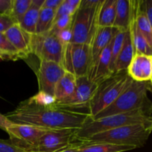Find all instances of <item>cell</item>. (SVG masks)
I'll list each match as a JSON object with an SVG mask.
<instances>
[{
	"instance_id": "obj_27",
	"label": "cell",
	"mask_w": 152,
	"mask_h": 152,
	"mask_svg": "<svg viewBox=\"0 0 152 152\" xmlns=\"http://www.w3.org/2000/svg\"><path fill=\"white\" fill-rule=\"evenodd\" d=\"M126 31H120L116 34L114 39H113L112 48H111V65H110V70H111V72L112 74H114V63H115L116 59H117L123 45L125 38H126Z\"/></svg>"
},
{
	"instance_id": "obj_18",
	"label": "cell",
	"mask_w": 152,
	"mask_h": 152,
	"mask_svg": "<svg viewBox=\"0 0 152 152\" xmlns=\"http://www.w3.org/2000/svg\"><path fill=\"white\" fill-rule=\"evenodd\" d=\"M45 0H32L29 9L22 18L19 25L23 30L31 35L36 34L37 22Z\"/></svg>"
},
{
	"instance_id": "obj_17",
	"label": "cell",
	"mask_w": 152,
	"mask_h": 152,
	"mask_svg": "<svg viewBox=\"0 0 152 152\" xmlns=\"http://www.w3.org/2000/svg\"><path fill=\"white\" fill-rule=\"evenodd\" d=\"M77 77L68 72H65L63 77L56 84L54 90L56 103H60L69 99L74 94L76 88Z\"/></svg>"
},
{
	"instance_id": "obj_37",
	"label": "cell",
	"mask_w": 152,
	"mask_h": 152,
	"mask_svg": "<svg viewBox=\"0 0 152 152\" xmlns=\"http://www.w3.org/2000/svg\"><path fill=\"white\" fill-rule=\"evenodd\" d=\"M80 145V142H76V143H74L73 145H70L68 148H63V149L59 150V151L56 152H77V148H78Z\"/></svg>"
},
{
	"instance_id": "obj_35",
	"label": "cell",
	"mask_w": 152,
	"mask_h": 152,
	"mask_svg": "<svg viewBox=\"0 0 152 152\" xmlns=\"http://www.w3.org/2000/svg\"><path fill=\"white\" fill-rule=\"evenodd\" d=\"M63 0H45L42 7L56 10L62 3Z\"/></svg>"
},
{
	"instance_id": "obj_2",
	"label": "cell",
	"mask_w": 152,
	"mask_h": 152,
	"mask_svg": "<svg viewBox=\"0 0 152 152\" xmlns=\"http://www.w3.org/2000/svg\"><path fill=\"white\" fill-rule=\"evenodd\" d=\"M151 112V110L139 109L99 119L89 117L83 127L76 132V142H80L96 134L122 126L140 124L152 126Z\"/></svg>"
},
{
	"instance_id": "obj_38",
	"label": "cell",
	"mask_w": 152,
	"mask_h": 152,
	"mask_svg": "<svg viewBox=\"0 0 152 152\" xmlns=\"http://www.w3.org/2000/svg\"><path fill=\"white\" fill-rule=\"evenodd\" d=\"M150 82H151V84L152 85V77H151V80H150Z\"/></svg>"
},
{
	"instance_id": "obj_19",
	"label": "cell",
	"mask_w": 152,
	"mask_h": 152,
	"mask_svg": "<svg viewBox=\"0 0 152 152\" xmlns=\"http://www.w3.org/2000/svg\"><path fill=\"white\" fill-rule=\"evenodd\" d=\"M134 56V48L129 29L126 31V38L121 50L114 63V74L126 71Z\"/></svg>"
},
{
	"instance_id": "obj_13",
	"label": "cell",
	"mask_w": 152,
	"mask_h": 152,
	"mask_svg": "<svg viewBox=\"0 0 152 152\" xmlns=\"http://www.w3.org/2000/svg\"><path fill=\"white\" fill-rule=\"evenodd\" d=\"M120 30L114 27H98L91 43V63L89 72L108 46ZM89 74V73H88Z\"/></svg>"
},
{
	"instance_id": "obj_8",
	"label": "cell",
	"mask_w": 152,
	"mask_h": 152,
	"mask_svg": "<svg viewBox=\"0 0 152 152\" xmlns=\"http://www.w3.org/2000/svg\"><path fill=\"white\" fill-rule=\"evenodd\" d=\"M64 47L52 31L32 37V54L40 61H50L62 65Z\"/></svg>"
},
{
	"instance_id": "obj_26",
	"label": "cell",
	"mask_w": 152,
	"mask_h": 152,
	"mask_svg": "<svg viewBox=\"0 0 152 152\" xmlns=\"http://www.w3.org/2000/svg\"><path fill=\"white\" fill-rule=\"evenodd\" d=\"M32 0H13L10 17L16 24H20L27 10L29 9Z\"/></svg>"
},
{
	"instance_id": "obj_34",
	"label": "cell",
	"mask_w": 152,
	"mask_h": 152,
	"mask_svg": "<svg viewBox=\"0 0 152 152\" xmlns=\"http://www.w3.org/2000/svg\"><path fill=\"white\" fill-rule=\"evenodd\" d=\"M13 0H0V15L10 16L13 6Z\"/></svg>"
},
{
	"instance_id": "obj_3",
	"label": "cell",
	"mask_w": 152,
	"mask_h": 152,
	"mask_svg": "<svg viewBox=\"0 0 152 152\" xmlns=\"http://www.w3.org/2000/svg\"><path fill=\"white\" fill-rule=\"evenodd\" d=\"M150 86L151 84L148 82L132 80L127 88L111 105L93 117V119L102 118L139 109L151 110L152 104L147 95Z\"/></svg>"
},
{
	"instance_id": "obj_32",
	"label": "cell",
	"mask_w": 152,
	"mask_h": 152,
	"mask_svg": "<svg viewBox=\"0 0 152 152\" xmlns=\"http://www.w3.org/2000/svg\"><path fill=\"white\" fill-rule=\"evenodd\" d=\"M15 23L12 18L7 15H0V33L4 34Z\"/></svg>"
},
{
	"instance_id": "obj_7",
	"label": "cell",
	"mask_w": 152,
	"mask_h": 152,
	"mask_svg": "<svg viewBox=\"0 0 152 152\" xmlns=\"http://www.w3.org/2000/svg\"><path fill=\"white\" fill-rule=\"evenodd\" d=\"M91 63V45L71 42L63 49L62 66L76 77L88 75Z\"/></svg>"
},
{
	"instance_id": "obj_30",
	"label": "cell",
	"mask_w": 152,
	"mask_h": 152,
	"mask_svg": "<svg viewBox=\"0 0 152 152\" xmlns=\"http://www.w3.org/2000/svg\"><path fill=\"white\" fill-rule=\"evenodd\" d=\"M71 26L66 28V29L62 30V31H59V32H58L56 34L58 39L60 41L61 44L63 45V47H65V45H67L69 44V43H71L72 42L73 33Z\"/></svg>"
},
{
	"instance_id": "obj_33",
	"label": "cell",
	"mask_w": 152,
	"mask_h": 152,
	"mask_svg": "<svg viewBox=\"0 0 152 152\" xmlns=\"http://www.w3.org/2000/svg\"><path fill=\"white\" fill-rule=\"evenodd\" d=\"M140 4L145 11L152 28V0H140Z\"/></svg>"
},
{
	"instance_id": "obj_4",
	"label": "cell",
	"mask_w": 152,
	"mask_h": 152,
	"mask_svg": "<svg viewBox=\"0 0 152 152\" xmlns=\"http://www.w3.org/2000/svg\"><path fill=\"white\" fill-rule=\"evenodd\" d=\"M151 132L152 126L150 125H132L96 134L80 142H101L139 148L145 145Z\"/></svg>"
},
{
	"instance_id": "obj_28",
	"label": "cell",
	"mask_w": 152,
	"mask_h": 152,
	"mask_svg": "<svg viewBox=\"0 0 152 152\" xmlns=\"http://www.w3.org/2000/svg\"><path fill=\"white\" fill-rule=\"evenodd\" d=\"M81 1L82 0H63L61 5L56 10L55 19L65 15L74 16L80 7Z\"/></svg>"
},
{
	"instance_id": "obj_6",
	"label": "cell",
	"mask_w": 152,
	"mask_h": 152,
	"mask_svg": "<svg viewBox=\"0 0 152 152\" xmlns=\"http://www.w3.org/2000/svg\"><path fill=\"white\" fill-rule=\"evenodd\" d=\"M132 80L126 70L114 74L99 83L88 107L91 117L93 118L111 105L127 88Z\"/></svg>"
},
{
	"instance_id": "obj_1",
	"label": "cell",
	"mask_w": 152,
	"mask_h": 152,
	"mask_svg": "<svg viewBox=\"0 0 152 152\" xmlns=\"http://www.w3.org/2000/svg\"><path fill=\"white\" fill-rule=\"evenodd\" d=\"M4 116L13 123L29 125L47 130H79L91 117L88 112L59 108L56 104L39 105L30 98L21 102L16 109Z\"/></svg>"
},
{
	"instance_id": "obj_31",
	"label": "cell",
	"mask_w": 152,
	"mask_h": 152,
	"mask_svg": "<svg viewBox=\"0 0 152 152\" xmlns=\"http://www.w3.org/2000/svg\"><path fill=\"white\" fill-rule=\"evenodd\" d=\"M0 152H26L11 142L10 140L0 139Z\"/></svg>"
},
{
	"instance_id": "obj_11",
	"label": "cell",
	"mask_w": 152,
	"mask_h": 152,
	"mask_svg": "<svg viewBox=\"0 0 152 152\" xmlns=\"http://www.w3.org/2000/svg\"><path fill=\"white\" fill-rule=\"evenodd\" d=\"M97 87L98 84L91 81L87 76L77 77L76 88L72 96L64 102L56 103V105L59 108L69 110L87 108Z\"/></svg>"
},
{
	"instance_id": "obj_20",
	"label": "cell",
	"mask_w": 152,
	"mask_h": 152,
	"mask_svg": "<svg viewBox=\"0 0 152 152\" xmlns=\"http://www.w3.org/2000/svg\"><path fill=\"white\" fill-rule=\"evenodd\" d=\"M117 0H102L98 14V27H113Z\"/></svg>"
},
{
	"instance_id": "obj_22",
	"label": "cell",
	"mask_w": 152,
	"mask_h": 152,
	"mask_svg": "<svg viewBox=\"0 0 152 152\" xmlns=\"http://www.w3.org/2000/svg\"><path fill=\"white\" fill-rule=\"evenodd\" d=\"M134 149H135L134 147L128 145H119L101 142L86 144L80 142V145L77 148V152H124Z\"/></svg>"
},
{
	"instance_id": "obj_24",
	"label": "cell",
	"mask_w": 152,
	"mask_h": 152,
	"mask_svg": "<svg viewBox=\"0 0 152 152\" xmlns=\"http://www.w3.org/2000/svg\"><path fill=\"white\" fill-rule=\"evenodd\" d=\"M136 22L139 31L152 48V28L145 11L141 7L140 0L138 2L137 10Z\"/></svg>"
},
{
	"instance_id": "obj_9",
	"label": "cell",
	"mask_w": 152,
	"mask_h": 152,
	"mask_svg": "<svg viewBox=\"0 0 152 152\" xmlns=\"http://www.w3.org/2000/svg\"><path fill=\"white\" fill-rule=\"evenodd\" d=\"M77 130L62 129L48 131L29 152H56L76 143Z\"/></svg>"
},
{
	"instance_id": "obj_12",
	"label": "cell",
	"mask_w": 152,
	"mask_h": 152,
	"mask_svg": "<svg viewBox=\"0 0 152 152\" xmlns=\"http://www.w3.org/2000/svg\"><path fill=\"white\" fill-rule=\"evenodd\" d=\"M65 72L66 71L60 64L50 61H40L36 72L39 92H44L54 96L55 87Z\"/></svg>"
},
{
	"instance_id": "obj_29",
	"label": "cell",
	"mask_w": 152,
	"mask_h": 152,
	"mask_svg": "<svg viewBox=\"0 0 152 152\" xmlns=\"http://www.w3.org/2000/svg\"><path fill=\"white\" fill-rule=\"evenodd\" d=\"M73 17L74 16H69V15H65L55 19L53 24V26L50 31H53L55 34H57L59 31L65 30L69 28L72 25Z\"/></svg>"
},
{
	"instance_id": "obj_23",
	"label": "cell",
	"mask_w": 152,
	"mask_h": 152,
	"mask_svg": "<svg viewBox=\"0 0 152 152\" xmlns=\"http://www.w3.org/2000/svg\"><path fill=\"white\" fill-rule=\"evenodd\" d=\"M56 10L42 7L37 22L36 34H41L50 31L54 22Z\"/></svg>"
},
{
	"instance_id": "obj_5",
	"label": "cell",
	"mask_w": 152,
	"mask_h": 152,
	"mask_svg": "<svg viewBox=\"0 0 152 152\" xmlns=\"http://www.w3.org/2000/svg\"><path fill=\"white\" fill-rule=\"evenodd\" d=\"M102 0H82L73 17V43L91 45L96 29L99 7Z\"/></svg>"
},
{
	"instance_id": "obj_16",
	"label": "cell",
	"mask_w": 152,
	"mask_h": 152,
	"mask_svg": "<svg viewBox=\"0 0 152 152\" xmlns=\"http://www.w3.org/2000/svg\"><path fill=\"white\" fill-rule=\"evenodd\" d=\"M113 39L108 45V46L104 49L98 60L96 61V62L88 75L89 80L96 84L99 85V83L113 75L110 70Z\"/></svg>"
},
{
	"instance_id": "obj_15",
	"label": "cell",
	"mask_w": 152,
	"mask_h": 152,
	"mask_svg": "<svg viewBox=\"0 0 152 152\" xmlns=\"http://www.w3.org/2000/svg\"><path fill=\"white\" fill-rule=\"evenodd\" d=\"M127 73L134 81H150L152 77V56L134 54L128 67Z\"/></svg>"
},
{
	"instance_id": "obj_14",
	"label": "cell",
	"mask_w": 152,
	"mask_h": 152,
	"mask_svg": "<svg viewBox=\"0 0 152 152\" xmlns=\"http://www.w3.org/2000/svg\"><path fill=\"white\" fill-rule=\"evenodd\" d=\"M4 35L23 59H27L30 54H32L33 35L22 29L19 24H14L10 27Z\"/></svg>"
},
{
	"instance_id": "obj_25",
	"label": "cell",
	"mask_w": 152,
	"mask_h": 152,
	"mask_svg": "<svg viewBox=\"0 0 152 152\" xmlns=\"http://www.w3.org/2000/svg\"><path fill=\"white\" fill-rule=\"evenodd\" d=\"M23 59L19 52L10 42L4 34L0 33V59L16 61Z\"/></svg>"
},
{
	"instance_id": "obj_10",
	"label": "cell",
	"mask_w": 152,
	"mask_h": 152,
	"mask_svg": "<svg viewBox=\"0 0 152 152\" xmlns=\"http://www.w3.org/2000/svg\"><path fill=\"white\" fill-rule=\"evenodd\" d=\"M48 131L50 130L29 125L13 123L7 128L6 132L8 134L9 140L12 143L24 151L29 152Z\"/></svg>"
},
{
	"instance_id": "obj_36",
	"label": "cell",
	"mask_w": 152,
	"mask_h": 152,
	"mask_svg": "<svg viewBox=\"0 0 152 152\" xmlns=\"http://www.w3.org/2000/svg\"><path fill=\"white\" fill-rule=\"evenodd\" d=\"M12 124H13V123L10 122L5 116L0 113V129L6 132L7 128L11 126Z\"/></svg>"
},
{
	"instance_id": "obj_21",
	"label": "cell",
	"mask_w": 152,
	"mask_h": 152,
	"mask_svg": "<svg viewBox=\"0 0 152 152\" xmlns=\"http://www.w3.org/2000/svg\"><path fill=\"white\" fill-rule=\"evenodd\" d=\"M131 12L130 0H117L114 28L120 31H127L129 25Z\"/></svg>"
}]
</instances>
